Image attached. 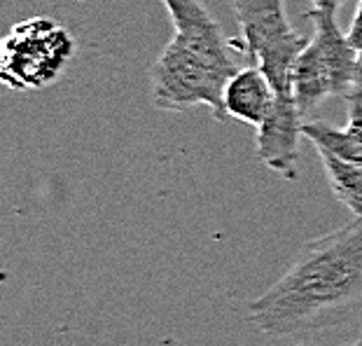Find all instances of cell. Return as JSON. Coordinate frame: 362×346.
<instances>
[{
    "mask_svg": "<svg viewBox=\"0 0 362 346\" xmlns=\"http://www.w3.org/2000/svg\"><path fill=\"white\" fill-rule=\"evenodd\" d=\"M362 311V218L315 236L285 274L248 304L245 318L269 337H302Z\"/></svg>",
    "mask_w": 362,
    "mask_h": 346,
    "instance_id": "cell-1",
    "label": "cell"
},
{
    "mask_svg": "<svg viewBox=\"0 0 362 346\" xmlns=\"http://www.w3.org/2000/svg\"><path fill=\"white\" fill-rule=\"evenodd\" d=\"M173 38L150 68L152 103L166 113L206 105L225 122V87L241 71L234 38L227 40L202 0H164Z\"/></svg>",
    "mask_w": 362,
    "mask_h": 346,
    "instance_id": "cell-2",
    "label": "cell"
},
{
    "mask_svg": "<svg viewBox=\"0 0 362 346\" xmlns=\"http://www.w3.org/2000/svg\"><path fill=\"white\" fill-rule=\"evenodd\" d=\"M241 26V38H234L241 57L250 59L267 75L281 98H295L292 73L299 54L311 38L302 35L290 24L285 0H232Z\"/></svg>",
    "mask_w": 362,
    "mask_h": 346,
    "instance_id": "cell-3",
    "label": "cell"
},
{
    "mask_svg": "<svg viewBox=\"0 0 362 346\" xmlns=\"http://www.w3.org/2000/svg\"><path fill=\"white\" fill-rule=\"evenodd\" d=\"M306 19L313 24V38L299 54L292 87L302 117H309L327 98H349L353 89L358 52L349 35L337 24V12L311 10Z\"/></svg>",
    "mask_w": 362,
    "mask_h": 346,
    "instance_id": "cell-4",
    "label": "cell"
},
{
    "mask_svg": "<svg viewBox=\"0 0 362 346\" xmlns=\"http://www.w3.org/2000/svg\"><path fill=\"white\" fill-rule=\"evenodd\" d=\"M78 52L73 33L57 19L30 17L3 40L0 80L14 91H37L57 82Z\"/></svg>",
    "mask_w": 362,
    "mask_h": 346,
    "instance_id": "cell-5",
    "label": "cell"
},
{
    "mask_svg": "<svg viewBox=\"0 0 362 346\" xmlns=\"http://www.w3.org/2000/svg\"><path fill=\"white\" fill-rule=\"evenodd\" d=\"M304 122L295 98L276 96L269 117L257 127L255 155L267 168L285 180H297L299 171V138Z\"/></svg>",
    "mask_w": 362,
    "mask_h": 346,
    "instance_id": "cell-6",
    "label": "cell"
},
{
    "mask_svg": "<svg viewBox=\"0 0 362 346\" xmlns=\"http://www.w3.org/2000/svg\"><path fill=\"white\" fill-rule=\"evenodd\" d=\"M276 103V91L272 82L257 66L241 68L225 87L227 117H234L245 125L259 127L269 117Z\"/></svg>",
    "mask_w": 362,
    "mask_h": 346,
    "instance_id": "cell-7",
    "label": "cell"
},
{
    "mask_svg": "<svg viewBox=\"0 0 362 346\" xmlns=\"http://www.w3.org/2000/svg\"><path fill=\"white\" fill-rule=\"evenodd\" d=\"M304 136L315 145V150L329 152L351 164H362V108L358 105H349V125L344 129L322 120H311L304 125Z\"/></svg>",
    "mask_w": 362,
    "mask_h": 346,
    "instance_id": "cell-8",
    "label": "cell"
},
{
    "mask_svg": "<svg viewBox=\"0 0 362 346\" xmlns=\"http://www.w3.org/2000/svg\"><path fill=\"white\" fill-rule=\"evenodd\" d=\"M320 161L325 166V175L332 188V195L349 209L356 218H362V164L337 159L329 152H320Z\"/></svg>",
    "mask_w": 362,
    "mask_h": 346,
    "instance_id": "cell-9",
    "label": "cell"
},
{
    "mask_svg": "<svg viewBox=\"0 0 362 346\" xmlns=\"http://www.w3.org/2000/svg\"><path fill=\"white\" fill-rule=\"evenodd\" d=\"M346 105L362 108V52H358L356 71H353V89H351V96L346 98Z\"/></svg>",
    "mask_w": 362,
    "mask_h": 346,
    "instance_id": "cell-10",
    "label": "cell"
},
{
    "mask_svg": "<svg viewBox=\"0 0 362 346\" xmlns=\"http://www.w3.org/2000/svg\"><path fill=\"white\" fill-rule=\"evenodd\" d=\"M349 42L353 45V50L362 52V0H358V7H356V14H353V21H351V28H349Z\"/></svg>",
    "mask_w": 362,
    "mask_h": 346,
    "instance_id": "cell-11",
    "label": "cell"
},
{
    "mask_svg": "<svg viewBox=\"0 0 362 346\" xmlns=\"http://www.w3.org/2000/svg\"><path fill=\"white\" fill-rule=\"evenodd\" d=\"M346 346H362V325H360V330H358L356 340H353L351 344H346Z\"/></svg>",
    "mask_w": 362,
    "mask_h": 346,
    "instance_id": "cell-12",
    "label": "cell"
},
{
    "mask_svg": "<svg viewBox=\"0 0 362 346\" xmlns=\"http://www.w3.org/2000/svg\"><path fill=\"white\" fill-rule=\"evenodd\" d=\"M297 346H313V344H309V342H302V344H297Z\"/></svg>",
    "mask_w": 362,
    "mask_h": 346,
    "instance_id": "cell-13",
    "label": "cell"
}]
</instances>
